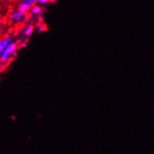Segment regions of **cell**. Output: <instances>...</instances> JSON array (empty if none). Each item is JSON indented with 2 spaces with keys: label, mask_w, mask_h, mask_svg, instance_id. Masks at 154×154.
I'll return each mask as SVG.
<instances>
[{
  "label": "cell",
  "mask_w": 154,
  "mask_h": 154,
  "mask_svg": "<svg viewBox=\"0 0 154 154\" xmlns=\"http://www.w3.org/2000/svg\"><path fill=\"white\" fill-rule=\"evenodd\" d=\"M44 12V8L43 6L39 4H35L28 12V22L27 23H31L35 24L38 22L40 21L41 17Z\"/></svg>",
  "instance_id": "3957f363"
},
{
  "label": "cell",
  "mask_w": 154,
  "mask_h": 154,
  "mask_svg": "<svg viewBox=\"0 0 154 154\" xmlns=\"http://www.w3.org/2000/svg\"><path fill=\"white\" fill-rule=\"evenodd\" d=\"M8 21L13 25L24 24L28 22V14L21 11L18 8H15L8 14Z\"/></svg>",
  "instance_id": "7a4b0ae2"
},
{
  "label": "cell",
  "mask_w": 154,
  "mask_h": 154,
  "mask_svg": "<svg viewBox=\"0 0 154 154\" xmlns=\"http://www.w3.org/2000/svg\"><path fill=\"white\" fill-rule=\"evenodd\" d=\"M12 41H13V38L11 35H5V37H3L1 41H0V52L3 51Z\"/></svg>",
  "instance_id": "8992f818"
},
{
  "label": "cell",
  "mask_w": 154,
  "mask_h": 154,
  "mask_svg": "<svg viewBox=\"0 0 154 154\" xmlns=\"http://www.w3.org/2000/svg\"><path fill=\"white\" fill-rule=\"evenodd\" d=\"M35 31H38V33H43L47 30V26L42 21H39L37 23L35 24Z\"/></svg>",
  "instance_id": "52a82bcc"
},
{
  "label": "cell",
  "mask_w": 154,
  "mask_h": 154,
  "mask_svg": "<svg viewBox=\"0 0 154 154\" xmlns=\"http://www.w3.org/2000/svg\"><path fill=\"white\" fill-rule=\"evenodd\" d=\"M35 4H38L37 0H19L17 4V8L21 11L28 14L29 11Z\"/></svg>",
  "instance_id": "277c9868"
},
{
  "label": "cell",
  "mask_w": 154,
  "mask_h": 154,
  "mask_svg": "<svg viewBox=\"0 0 154 154\" xmlns=\"http://www.w3.org/2000/svg\"><path fill=\"white\" fill-rule=\"evenodd\" d=\"M19 42H17L15 40H13L8 46L3 51L0 52V62H1V66L4 67L7 66L8 63H10L16 55V52L19 49Z\"/></svg>",
  "instance_id": "6da1fadb"
},
{
  "label": "cell",
  "mask_w": 154,
  "mask_h": 154,
  "mask_svg": "<svg viewBox=\"0 0 154 154\" xmlns=\"http://www.w3.org/2000/svg\"><path fill=\"white\" fill-rule=\"evenodd\" d=\"M35 29V24L34 23H26L24 28H23V38L24 39H28L31 35H33L34 31Z\"/></svg>",
  "instance_id": "5b68a950"
},
{
  "label": "cell",
  "mask_w": 154,
  "mask_h": 154,
  "mask_svg": "<svg viewBox=\"0 0 154 154\" xmlns=\"http://www.w3.org/2000/svg\"><path fill=\"white\" fill-rule=\"evenodd\" d=\"M51 1H52V0H37V3L41 5V6H45V5L49 4Z\"/></svg>",
  "instance_id": "ba28073f"
}]
</instances>
